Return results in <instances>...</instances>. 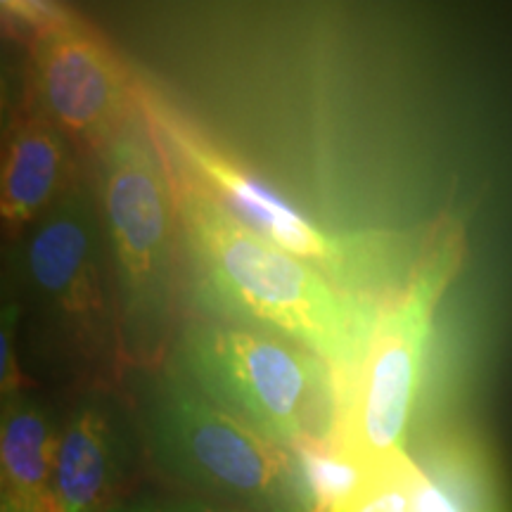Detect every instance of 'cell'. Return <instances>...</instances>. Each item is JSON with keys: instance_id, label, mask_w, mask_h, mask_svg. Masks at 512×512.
<instances>
[{"instance_id": "1", "label": "cell", "mask_w": 512, "mask_h": 512, "mask_svg": "<svg viewBox=\"0 0 512 512\" xmlns=\"http://www.w3.org/2000/svg\"><path fill=\"white\" fill-rule=\"evenodd\" d=\"M164 150V147H162ZM188 283L204 316L275 332L354 373L380 302L342 290L320 268L261 238L164 150Z\"/></svg>"}, {"instance_id": "2", "label": "cell", "mask_w": 512, "mask_h": 512, "mask_svg": "<svg viewBox=\"0 0 512 512\" xmlns=\"http://www.w3.org/2000/svg\"><path fill=\"white\" fill-rule=\"evenodd\" d=\"M91 164L126 366L164 370L181 332L185 256L169 164L143 107Z\"/></svg>"}, {"instance_id": "3", "label": "cell", "mask_w": 512, "mask_h": 512, "mask_svg": "<svg viewBox=\"0 0 512 512\" xmlns=\"http://www.w3.org/2000/svg\"><path fill=\"white\" fill-rule=\"evenodd\" d=\"M465 230L441 216L415 245L401 278L384 292L354 373L339 380L335 444L368 465L406 451L415 396L439 304L465 261Z\"/></svg>"}, {"instance_id": "4", "label": "cell", "mask_w": 512, "mask_h": 512, "mask_svg": "<svg viewBox=\"0 0 512 512\" xmlns=\"http://www.w3.org/2000/svg\"><path fill=\"white\" fill-rule=\"evenodd\" d=\"M171 366L221 411L287 451L335 437L339 373L287 337L195 318L178 332Z\"/></svg>"}, {"instance_id": "5", "label": "cell", "mask_w": 512, "mask_h": 512, "mask_svg": "<svg viewBox=\"0 0 512 512\" xmlns=\"http://www.w3.org/2000/svg\"><path fill=\"white\" fill-rule=\"evenodd\" d=\"M140 107L159 143L247 228L320 268L356 297L380 302L415 252L387 233H330L256 178L233 152L140 76ZM418 245V242H415Z\"/></svg>"}, {"instance_id": "6", "label": "cell", "mask_w": 512, "mask_h": 512, "mask_svg": "<svg viewBox=\"0 0 512 512\" xmlns=\"http://www.w3.org/2000/svg\"><path fill=\"white\" fill-rule=\"evenodd\" d=\"M164 370L147 422L166 472L254 512H313L292 451L221 411L171 363Z\"/></svg>"}, {"instance_id": "7", "label": "cell", "mask_w": 512, "mask_h": 512, "mask_svg": "<svg viewBox=\"0 0 512 512\" xmlns=\"http://www.w3.org/2000/svg\"><path fill=\"white\" fill-rule=\"evenodd\" d=\"M24 271L48 332L76 370L100 387L117 384L128 366L93 188L83 185L31 228Z\"/></svg>"}, {"instance_id": "8", "label": "cell", "mask_w": 512, "mask_h": 512, "mask_svg": "<svg viewBox=\"0 0 512 512\" xmlns=\"http://www.w3.org/2000/svg\"><path fill=\"white\" fill-rule=\"evenodd\" d=\"M29 53L27 93L83 159H93L140 112V74L105 34L64 12L24 41Z\"/></svg>"}, {"instance_id": "9", "label": "cell", "mask_w": 512, "mask_h": 512, "mask_svg": "<svg viewBox=\"0 0 512 512\" xmlns=\"http://www.w3.org/2000/svg\"><path fill=\"white\" fill-rule=\"evenodd\" d=\"M83 157L67 136L24 98L3 131L0 157V223L8 240L31 233L50 211L86 185Z\"/></svg>"}, {"instance_id": "10", "label": "cell", "mask_w": 512, "mask_h": 512, "mask_svg": "<svg viewBox=\"0 0 512 512\" xmlns=\"http://www.w3.org/2000/svg\"><path fill=\"white\" fill-rule=\"evenodd\" d=\"M117 430L95 399H83L62 427L50 508L53 512H112L117 486Z\"/></svg>"}, {"instance_id": "11", "label": "cell", "mask_w": 512, "mask_h": 512, "mask_svg": "<svg viewBox=\"0 0 512 512\" xmlns=\"http://www.w3.org/2000/svg\"><path fill=\"white\" fill-rule=\"evenodd\" d=\"M62 430L27 394L3 399L0 411V482L3 501L34 512H53L50 489Z\"/></svg>"}, {"instance_id": "12", "label": "cell", "mask_w": 512, "mask_h": 512, "mask_svg": "<svg viewBox=\"0 0 512 512\" xmlns=\"http://www.w3.org/2000/svg\"><path fill=\"white\" fill-rule=\"evenodd\" d=\"M302 467L313 512H335L373 479L380 465H368L330 441H311L292 451Z\"/></svg>"}, {"instance_id": "13", "label": "cell", "mask_w": 512, "mask_h": 512, "mask_svg": "<svg viewBox=\"0 0 512 512\" xmlns=\"http://www.w3.org/2000/svg\"><path fill=\"white\" fill-rule=\"evenodd\" d=\"M413 467L408 451L382 463L370 482L335 512H413Z\"/></svg>"}, {"instance_id": "14", "label": "cell", "mask_w": 512, "mask_h": 512, "mask_svg": "<svg viewBox=\"0 0 512 512\" xmlns=\"http://www.w3.org/2000/svg\"><path fill=\"white\" fill-rule=\"evenodd\" d=\"M19 313H22V306L17 299H8L3 304V318H0V394L3 399L24 394V387L29 384L17 361Z\"/></svg>"}, {"instance_id": "15", "label": "cell", "mask_w": 512, "mask_h": 512, "mask_svg": "<svg viewBox=\"0 0 512 512\" xmlns=\"http://www.w3.org/2000/svg\"><path fill=\"white\" fill-rule=\"evenodd\" d=\"M413 512H467L437 479L422 470L418 460L413 467Z\"/></svg>"}, {"instance_id": "16", "label": "cell", "mask_w": 512, "mask_h": 512, "mask_svg": "<svg viewBox=\"0 0 512 512\" xmlns=\"http://www.w3.org/2000/svg\"><path fill=\"white\" fill-rule=\"evenodd\" d=\"M112 512H242L233 508H216V505L202 501H155V498H145V501L126 503L112 508Z\"/></svg>"}, {"instance_id": "17", "label": "cell", "mask_w": 512, "mask_h": 512, "mask_svg": "<svg viewBox=\"0 0 512 512\" xmlns=\"http://www.w3.org/2000/svg\"><path fill=\"white\" fill-rule=\"evenodd\" d=\"M0 512H34V510H27V508H22V505H17V503L3 501V508H0Z\"/></svg>"}]
</instances>
